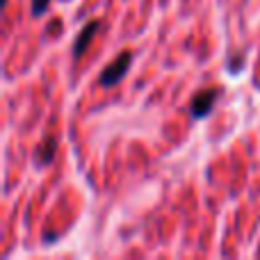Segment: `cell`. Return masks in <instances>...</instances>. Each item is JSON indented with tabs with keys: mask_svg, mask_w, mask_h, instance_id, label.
<instances>
[{
	"mask_svg": "<svg viewBox=\"0 0 260 260\" xmlns=\"http://www.w3.org/2000/svg\"><path fill=\"white\" fill-rule=\"evenodd\" d=\"M217 96H219V89L217 87H208V89H201L197 96L192 99V105H189V112H192L194 119H203L212 112L217 103Z\"/></svg>",
	"mask_w": 260,
	"mask_h": 260,
	"instance_id": "cell-2",
	"label": "cell"
},
{
	"mask_svg": "<svg viewBox=\"0 0 260 260\" xmlns=\"http://www.w3.org/2000/svg\"><path fill=\"white\" fill-rule=\"evenodd\" d=\"M55 148H57V139L55 137H46L44 142L37 146V155H35V162L37 167H48L55 157Z\"/></svg>",
	"mask_w": 260,
	"mask_h": 260,
	"instance_id": "cell-4",
	"label": "cell"
},
{
	"mask_svg": "<svg viewBox=\"0 0 260 260\" xmlns=\"http://www.w3.org/2000/svg\"><path fill=\"white\" fill-rule=\"evenodd\" d=\"M101 23L99 21H89L85 27H82V32L76 37V44H73V57H82L85 55V50L89 48L91 39L96 37V32H99Z\"/></svg>",
	"mask_w": 260,
	"mask_h": 260,
	"instance_id": "cell-3",
	"label": "cell"
},
{
	"mask_svg": "<svg viewBox=\"0 0 260 260\" xmlns=\"http://www.w3.org/2000/svg\"><path fill=\"white\" fill-rule=\"evenodd\" d=\"M48 3L50 0H32V14H35V16H41V14L48 9Z\"/></svg>",
	"mask_w": 260,
	"mask_h": 260,
	"instance_id": "cell-5",
	"label": "cell"
},
{
	"mask_svg": "<svg viewBox=\"0 0 260 260\" xmlns=\"http://www.w3.org/2000/svg\"><path fill=\"white\" fill-rule=\"evenodd\" d=\"M130 62H133V53H130V50H123V53L119 55V57L114 59L112 64H108V67L101 71L99 85L101 87H114L117 82H121V78L126 76Z\"/></svg>",
	"mask_w": 260,
	"mask_h": 260,
	"instance_id": "cell-1",
	"label": "cell"
}]
</instances>
